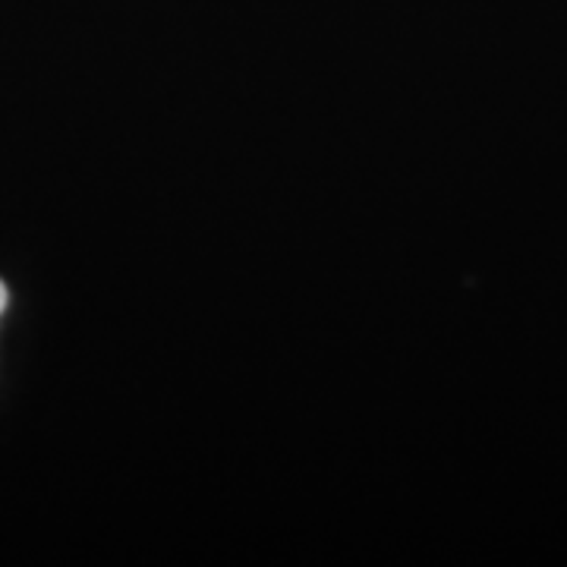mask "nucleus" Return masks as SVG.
<instances>
[{"label": "nucleus", "instance_id": "1", "mask_svg": "<svg viewBox=\"0 0 567 567\" xmlns=\"http://www.w3.org/2000/svg\"><path fill=\"white\" fill-rule=\"evenodd\" d=\"M3 306H7V287L0 284V312H3Z\"/></svg>", "mask_w": 567, "mask_h": 567}]
</instances>
